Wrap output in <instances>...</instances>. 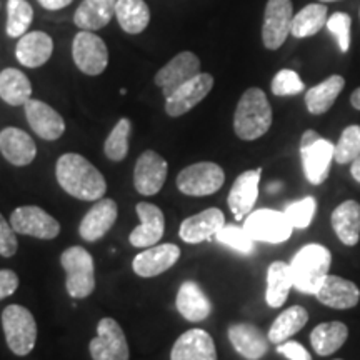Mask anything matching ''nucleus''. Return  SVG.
I'll use <instances>...</instances> for the list:
<instances>
[{
  "instance_id": "dca6fc26",
  "label": "nucleus",
  "mask_w": 360,
  "mask_h": 360,
  "mask_svg": "<svg viewBox=\"0 0 360 360\" xmlns=\"http://www.w3.org/2000/svg\"><path fill=\"white\" fill-rule=\"evenodd\" d=\"M24 109L30 129L44 141H57L65 132L64 119L49 103L30 98Z\"/></svg>"
},
{
  "instance_id": "e433bc0d",
  "label": "nucleus",
  "mask_w": 360,
  "mask_h": 360,
  "mask_svg": "<svg viewBox=\"0 0 360 360\" xmlns=\"http://www.w3.org/2000/svg\"><path fill=\"white\" fill-rule=\"evenodd\" d=\"M34 19V8L27 0H8L7 2V35L20 39L27 34Z\"/></svg>"
},
{
  "instance_id": "c85d7f7f",
  "label": "nucleus",
  "mask_w": 360,
  "mask_h": 360,
  "mask_svg": "<svg viewBox=\"0 0 360 360\" xmlns=\"http://www.w3.org/2000/svg\"><path fill=\"white\" fill-rule=\"evenodd\" d=\"M117 0H84L74 13V24L82 30L96 32L110 24Z\"/></svg>"
},
{
  "instance_id": "6e6552de",
  "label": "nucleus",
  "mask_w": 360,
  "mask_h": 360,
  "mask_svg": "<svg viewBox=\"0 0 360 360\" xmlns=\"http://www.w3.org/2000/svg\"><path fill=\"white\" fill-rule=\"evenodd\" d=\"M72 57L85 75H101L109 65V51L103 40L90 30H80L72 42Z\"/></svg>"
},
{
  "instance_id": "a211bd4d",
  "label": "nucleus",
  "mask_w": 360,
  "mask_h": 360,
  "mask_svg": "<svg viewBox=\"0 0 360 360\" xmlns=\"http://www.w3.org/2000/svg\"><path fill=\"white\" fill-rule=\"evenodd\" d=\"M225 225V215L220 209H207L204 212L187 217L180 224L179 236L186 244H202L217 236Z\"/></svg>"
},
{
  "instance_id": "8fccbe9b",
  "label": "nucleus",
  "mask_w": 360,
  "mask_h": 360,
  "mask_svg": "<svg viewBox=\"0 0 360 360\" xmlns=\"http://www.w3.org/2000/svg\"><path fill=\"white\" fill-rule=\"evenodd\" d=\"M350 175H352L355 182L360 184V157L350 164Z\"/></svg>"
},
{
  "instance_id": "423d86ee",
  "label": "nucleus",
  "mask_w": 360,
  "mask_h": 360,
  "mask_svg": "<svg viewBox=\"0 0 360 360\" xmlns=\"http://www.w3.org/2000/svg\"><path fill=\"white\" fill-rule=\"evenodd\" d=\"M225 182V172L215 162H197L179 174V191L191 197L212 195Z\"/></svg>"
},
{
  "instance_id": "a18cd8bd",
  "label": "nucleus",
  "mask_w": 360,
  "mask_h": 360,
  "mask_svg": "<svg viewBox=\"0 0 360 360\" xmlns=\"http://www.w3.org/2000/svg\"><path fill=\"white\" fill-rule=\"evenodd\" d=\"M277 352L289 360H312V355L309 354V350L302 344L294 340H285L282 344H278Z\"/></svg>"
},
{
  "instance_id": "f8f14e48",
  "label": "nucleus",
  "mask_w": 360,
  "mask_h": 360,
  "mask_svg": "<svg viewBox=\"0 0 360 360\" xmlns=\"http://www.w3.org/2000/svg\"><path fill=\"white\" fill-rule=\"evenodd\" d=\"M200 74V60L193 52H180L175 56L169 64H165L157 72L154 82L157 87L162 89L164 97L167 98L184 85L187 80Z\"/></svg>"
},
{
  "instance_id": "3c124183",
  "label": "nucleus",
  "mask_w": 360,
  "mask_h": 360,
  "mask_svg": "<svg viewBox=\"0 0 360 360\" xmlns=\"http://www.w3.org/2000/svg\"><path fill=\"white\" fill-rule=\"evenodd\" d=\"M350 103H352L355 110H360V87L355 89L352 92V96H350Z\"/></svg>"
},
{
  "instance_id": "20e7f679",
  "label": "nucleus",
  "mask_w": 360,
  "mask_h": 360,
  "mask_svg": "<svg viewBox=\"0 0 360 360\" xmlns=\"http://www.w3.org/2000/svg\"><path fill=\"white\" fill-rule=\"evenodd\" d=\"M2 327L8 349L19 357L32 352L37 342V323L29 309L22 305H8L2 312Z\"/></svg>"
},
{
  "instance_id": "473e14b6",
  "label": "nucleus",
  "mask_w": 360,
  "mask_h": 360,
  "mask_svg": "<svg viewBox=\"0 0 360 360\" xmlns=\"http://www.w3.org/2000/svg\"><path fill=\"white\" fill-rule=\"evenodd\" d=\"M292 287H294V281H292L290 264L282 262V260L270 264L267 270V290H265V300L270 307H282Z\"/></svg>"
},
{
  "instance_id": "412c9836",
  "label": "nucleus",
  "mask_w": 360,
  "mask_h": 360,
  "mask_svg": "<svg viewBox=\"0 0 360 360\" xmlns=\"http://www.w3.org/2000/svg\"><path fill=\"white\" fill-rule=\"evenodd\" d=\"M227 334L236 352L247 360H260L269 352V337L254 323H232Z\"/></svg>"
},
{
  "instance_id": "49530a36",
  "label": "nucleus",
  "mask_w": 360,
  "mask_h": 360,
  "mask_svg": "<svg viewBox=\"0 0 360 360\" xmlns=\"http://www.w3.org/2000/svg\"><path fill=\"white\" fill-rule=\"evenodd\" d=\"M19 289V276L11 269L0 270V300L11 297Z\"/></svg>"
},
{
  "instance_id": "f03ea898",
  "label": "nucleus",
  "mask_w": 360,
  "mask_h": 360,
  "mask_svg": "<svg viewBox=\"0 0 360 360\" xmlns=\"http://www.w3.org/2000/svg\"><path fill=\"white\" fill-rule=\"evenodd\" d=\"M272 125V107L265 92L259 87H250L242 94L233 114V130L242 141H257L269 132Z\"/></svg>"
},
{
  "instance_id": "f257e3e1",
  "label": "nucleus",
  "mask_w": 360,
  "mask_h": 360,
  "mask_svg": "<svg viewBox=\"0 0 360 360\" xmlns=\"http://www.w3.org/2000/svg\"><path fill=\"white\" fill-rule=\"evenodd\" d=\"M56 177L62 191L79 200L97 202L107 191L103 175L79 154L62 155L57 160Z\"/></svg>"
},
{
  "instance_id": "4c0bfd02",
  "label": "nucleus",
  "mask_w": 360,
  "mask_h": 360,
  "mask_svg": "<svg viewBox=\"0 0 360 360\" xmlns=\"http://www.w3.org/2000/svg\"><path fill=\"white\" fill-rule=\"evenodd\" d=\"M130 130H132V124L129 119H120L115 124V127L112 129L105 143H103V152H105L107 159L120 162L127 157Z\"/></svg>"
},
{
  "instance_id": "6ab92c4d",
  "label": "nucleus",
  "mask_w": 360,
  "mask_h": 360,
  "mask_svg": "<svg viewBox=\"0 0 360 360\" xmlns=\"http://www.w3.org/2000/svg\"><path fill=\"white\" fill-rule=\"evenodd\" d=\"M141 225L130 233V244L134 247H152L160 240L165 231V217L159 207L150 202H141L135 207Z\"/></svg>"
},
{
  "instance_id": "09e8293b",
  "label": "nucleus",
  "mask_w": 360,
  "mask_h": 360,
  "mask_svg": "<svg viewBox=\"0 0 360 360\" xmlns=\"http://www.w3.org/2000/svg\"><path fill=\"white\" fill-rule=\"evenodd\" d=\"M317 139H321V135L315 132V130H305L302 134V139H300V147L310 146V143L317 141Z\"/></svg>"
},
{
  "instance_id": "b1692460",
  "label": "nucleus",
  "mask_w": 360,
  "mask_h": 360,
  "mask_svg": "<svg viewBox=\"0 0 360 360\" xmlns=\"http://www.w3.org/2000/svg\"><path fill=\"white\" fill-rule=\"evenodd\" d=\"M0 152L4 159L15 167H25L32 164L37 155V146L34 139L22 129L7 127L0 132Z\"/></svg>"
},
{
  "instance_id": "37998d69",
  "label": "nucleus",
  "mask_w": 360,
  "mask_h": 360,
  "mask_svg": "<svg viewBox=\"0 0 360 360\" xmlns=\"http://www.w3.org/2000/svg\"><path fill=\"white\" fill-rule=\"evenodd\" d=\"M327 29L339 44L340 52H347L350 49V27H352V19L345 12H334L327 19Z\"/></svg>"
},
{
  "instance_id": "58836bf2",
  "label": "nucleus",
  "mask_w": 360,
  "mask_h": 360,
  "mask_svg": "<svg viewBox=\"0 0 360 360\" xmlns=\"http://www.w3.org/2000/svg\"><path fill=\"white\" fill-rule=\"evenodd\" d=\"M360 157V125H349L344 129L339 142L335 143L334 160L337 164H352Z\"/></svg>"
},
{
  "instance_id": "bb28decb",
  "label": "nucleus",
  "mask_w": 360,
  "mask_h": 360,
  "mask_svg": "<svg viewBox=\"0 0 360 360\" xmlns=\"http://www.w3.org/2000/svg\"><path fill=\"white\" fill-rule=\"evenodd\" d=\"M332 229L344 245L354 247L360 240V204L357 200H345L335 207L330 217Z\"/></svg>"
},
{
  "instance_id": "ddd939ff",
  "label": "nucleus",
  "mask_w": 360,
  "mask_h": 360,
  "mask_svg": "<svg viewBox=\"0 0 360 360\" xmlns=\"http://www.w3.org/2000/svg\"><path fill=\"white\" fill-rule=\"evenodd\" d=\"M214 87V77L210 74L200 72L199 75L180 85L172 96L165 98V112L170 117H180L199 105Z\"/></svg>"
},
{
  "instance_id": "7c9ffc66",
  "label": "nucleus",
  "mask_w": 360,
  "mask_h": 360,
  "mask_svg": "<svg viewBox=\"0 0 360 360\" xmlns=\"http://www.w3.org/2000/svg\"><path fill=\"white\" fill-rule=\"evenodd\" d=\"M344 87L345 79L342 75H330L323 82L305 92V107L312 115L326 114L334 105Z\"/></svg>"
},
{
  "instance_id": "f3484780",
  "label": "nucleus",
  "mask_w": 360,
  "mask_h": 360,
  "mask_svg": "<svg viewBox=\"0 0 360 360\" xmlns=\"http://www.w3.org/2000/svg\"><path fill=\"white\" fill-rule=\"evenodd\" d=\"M260 175H262V169L247 170V172L240 174L233 182V186L229 192V209L233 214L237 220H242L247 217L254 209L255 202L259 197V184Z\"/></svg>"
},
{
  "instance_id": "a878e982",
  "label": "nucleus",
  "mask_w": 360,
  "mask_h": 360,
  "mask_svg": "<svg viewBox=\"0 0 360 360\" xmlns=\"http://www.w3.org/2000/svg\"><path fill=\"white\" fill-rule=\"evenodd\" d=\"M53 52V40L49 34L34 30L22 35L15 47V57L24 67L37 69L47 64Z\"/></svg>"
},
{
  "instance_id": "ea45409f",
  "label": "nucleus",
  "mask_w": 360,
  "mask_h": 360,
  "mask_svg": "<svg viewBox=\"0 0 360 360\" xmlns=\"http://www.w3.org/2000/svg\"><path fill=\"white\" fill-rule=\"evenodd\" d=\"M215 238L220 244L229 245L231 249L240 252V254H252L254 252V238L245 232L244 227H237V225H224L217 232Z\"/></svg>"
},
{
  "instance_id": "aec40b11",
  "label": "nucleus",
  "mask_w": 360,
  "mask_h": 360,
  "mask_svg": "<svg viewBox=\"0 0 360 360\" xmlns=\"http://www.w3.org/2000/svg\"><path fill=\"white\" fill-rule=\"evenodd\" d=\"M170 360H217V349L209 332L191 328L175 340Z\"/></svg>"
},
{
  "instance_id": "f704fd0d",
  "label": "nucleus",
  "mask_w": 360,
  "mask_h": 360,
  "mask_svg": "<svg viewBox=\"0 0 360 360\" xmlns=\"http://www.w3.org/2000/svg\"><path fill=\"white\" fill-rule=\"evenodd\" d=\"M309 322V314L307 310L300 305H292L287 310L278 315L274 321L272 326L269 328V340L272 344H282V342L289 340L292 335H295L297 332H300L305 327V323Z\"/></svg>"
},
{
  "instance_id": "9b49d317",
  "label": "nucleus",
  "mask_w": 360,
  "mask_h": 360,
  "mask_svg": "<svg viewBox=\"0 0 360 360\" xmlns=\"http://www.w3.org/2000/svg\"><path fill=\"white\" fill-rule=\"evenodd\" d=\"M11 225L17 233L42 238V240H52L60 232V224L51 214L35 205H24L13 210Z\"/></svg>"
},
{
  "instance_id": "0eeeda50",
  "label": "nucleus",
  "mask_w": 360,
  "mask_h": 360,
  "mask_svg": "<svg viewBox=\"0 0 360 360\" xmlns=\"http://www.w3.org/2000/svg\"><path fill=\"white\" fill-rule=\"evenodd\" d=\"M244 229L255 242H265V244H282L289 240L294 231L285 214L270 209L250 212L244 222Z\"/></svg>"
},
{
  "instance_id": "1a4fd4ad",
  "label": "nucleus",
  "mask_w": 360,
  "mask_h": 360,
  "mask_svg": "<svg viewBox=\"0 0 360 360\" xmlns=\"http://www.w3.org/2000/svg\"><path fill=\"white\" fill-rule=\"evenodd\" d=\"M94 360H129V344L119 322L105 317L97 323V337L89 344Z\"/></svg>"
},
{
  "instance_id": "5fc2aeb1",
  "label": "nucleus",
  "mask_w": 360,
  "mask_h": 360,
  "mask_svg": "<svg viewBox=\"0 0 360 360\" xmlns=\"http://www.w3.org/2000/svg\"><path fill=\"white\" fill-rule=\"evenodd\" d=\"M335 360H342V359H335Z\"/></svg>"
},
{
  "instance_id": "7ed1b4c3",
  "label": "nucleus",
  "mask_w": 360,
  "mask_h": 360,
  "mask_svg": "<svg viewBox=\"0 0 360 360\" xmlns=\"http://www.w3.org/2000/svg\"><path fill=\"white\" fill-rule=\"evenodd\" d=\"M332 254L321 244H309L295 254L290 262L294 287L304 294L315 295L330 270Z\"/></svg>"
},
{
  "instance_id": "603ef678",
  "label": "nucleus",
  "mask_w": 360,
  "mask_h": 360,
  "mask_svg": "<svg viewBox=\"0 0 360 360\" xmlns=\"http://www.w3.org/2000/svg\"><path fill=\"white\" fill-rule=\"evenodd\" d=\"M281 187H282V184H278V182H276V184H270V186L267 187V191H269V192H277L278 188H281Z\"/></svg>"
},
{
  "instance_id": "393cba45",
  "label": "nucleus",
  "mask_w": 360,
  "mask_h": 360,
  "mask_svg": "<svg viewBox=\"0 0 360 360\" xmlns=\"http://www.w3.org/2000/svg\"><path fill=\"white\" fill-rule=\"evenodd\" d=\"M180 257V249L175 244H160L154 245L146 252L135 255L132 269L139 277H155L164 274Z\"/></svg>"
},
{
  "instance_id": "5701e85b",
  "label": "nucleus",
  "mask_w": 360,
  "mask_h": 360,
  "mask_svg": "<svg viewBox=\"0 0 360 360\" xmlns=\"http://www.w3.org/2000/svg\"><path fill=\"white\" fill-rule=\"evenodd\" d=\"M117 204L112 199H98L85 214L79 225V233L84 240L97 242L107 236L117 220Z\"/></svg>"
},
{
  "instance_id": "4be33fe9",
  "label": "nucleus",
  "mask_w": 360,
  "mask_h": 360,
  "mask_svg": "<svg viewBox=\"0 0 360 360\" xmlns=\"http://www.w3.org/2000/svg\"><path fill=\"white\" fill-rule=\"evenodd\" d=\"M315 297L327 307L347 310L360 302V289L352 281L328 274Z\"/></svg>"
},
{
  "instance_id": "864d4df0",
  "label": "nucleus",
  "mask_w": 360,
  "mask_h": 360,
  "mask_svg": "<svg viewBox=\"0 0 360 360\" xmlns=\"http://www.w3.org/2000/svg\"><path fill=\"white\" fill-rule=\"evenodd\" d=\"M321 2H339V0H321Z\"/></svg>"
},
{
  "instance_id": "79ce46f5",
  "label": "nucleus",
  "mask_w": 360,
  "mask_h": 360,
  "mask_svg": "<svg viewBox=\"0 0 360 360\" xmlns=\"http://www.w3.org/2000/svg\"><path fill=\"white\" fill-rule=\"evenodd\" d=\"M270 89H272L274 96L287 97V96H297V94H302L305 90V85L295 70L282 69L276 74Z\"/></svg>"
},
{
  "instance_id": "c9c22d12",
  "label": "nucleus",
  "mask_w": 360,
  "mask_h": 360,
  "mask_svg": "<svg viewBox=\"0 0 360 360\" xmlns=\"http://www.w3.org/2000/svg\"><path fill=\"white\" fill-rule=\"evenodd\" d=\"M327 7L323 4H309L305 6L299 13H295L292 19L290 34L295 39H305L312 37V35L319 34L322 27L327 24Z\"/></svg>"
},
{
  "instance_id": "4468645a",
  "label": "nucleus",
  "mask_w": 360,
  "mask_h": 360,
  "mask_svg": "<svg viewBox=\"0 0 360 360\" xmlns=\"http://www.w3.org/2000/svg\"><path fill=\"white\" fill-rule=\"evenodd\" d=\"M169 165L162 155L154 150H146L135 162L134 186L142 195H155L164 187Z\"/></svg>"
},
{
  "instance_id": "39448f33",
  "label": "nucleus",
  "mask_w": 360,
  "mask_h": 360,
  "mask_svg": "<svg viewBox=\"0 0 360 360\" xmlns=\"http://www.w3.org/2000/svg\"><path fill=\"white\" fill-rule=\"evenodd\" d=\"M60 264L65 269V289L74 299H85L96 289L94 259L84 247H70L60 255Z\"/></svg>"
},
{
  "instance_id": "de8ad7c7",
  "label": "nucleus",
  "mask_w": 360,
  "mask_h": 360,
  "mask_svg": "<svg viewBox=\"0 0 360 360\" xmlns=\"http://www.w3.org/2000/svg\"><path fill=\"white\" fill-rule=\"evenodd\" d=\"M39 4L47 11H62V8L70 6L72 0H39Z\"/></svg>"
},
{
  "instance_id": "c756f323",
  "label": "nucleus",
  "mask_w": 360,
  "mask_h": 360,
  "mask_svg": "<svg viewBox=\"0 0 360 360\" xmlns=\"http://www.w3.org/2000/svg\"><path fill=\"white\" fill-rule=\"evenodd\" d=\"M349 328L344 322H323L310 332V344L321 357L335 354L347 342Z\"/></svg>"
},
{
  "instance_id": "2eb2a0df",
  "label": "nucleus",
  "mask_w": 360,
  "mask_h": 360,
  "mask_svg": "<svg viewBox=\"0 0 360 360\" xmlns=\"http://www.w3.org/2000/svg\"><path fill=\"white\" fill-rule=\"evenodd\" d=\"M335 146L326 139H317L310 146L300 147L305 177L312 186H321L328 177L330 164L334 160Z\"/></svg>"
},
{
  "instance_id": "9d476101",
  "label": "nucleus",
  "mask_w": 360,
  "mask_h": 360,
  "mask_svg": "<svg viewBox=\"0 0 360 360\" xmlns=\"http://www.w3.org/2000/svg\"><path fill=\"white\" fill-rule=\"evenodd\" d=\"M294 7L292 0H269L264 12L262 42L269 51H277L290 34Z\"/></svg>"
},
{
  "instance_id": "a19ab883",
  "label": "nucleus",
  "mask_w": 360,
  "mask_h": 360,
  "mask_svg": "<svg viewBox=\"0 0 360 360\" xmlns=\"http://www.w3.org/2000/svg\"><path fill=\"white\" fill-rule=\"evenodd\" d=\"M315 210H317V202L314 197H304L287 207L283 214L294 229H307L312 224Z\"/></svg>"
},
{
  "instance_id": "cd10ccee",
  "label": "nucleus",
  "mask_w": 360,
  "mask_h": 360,
  "mask_svg": "<svg viewBox=\"0 0 360 360\" xmlns=\"http://www.w3.org/2000/svg\"><path fill=\"white\" fill-rule=\"evenodd\" d=\"M177 310L184 319L188 322H202L212 312V304L209 297L204 294L199 283L184 282L177 292V300H175Z\"/></svg>"
},
{
  "instance_id": "2f4dec72",
  "label": "nucleus",
  "mask_w": 360,
  "mask_h": 360,
  "mask_svg": "<svg viewBox=\"0 0 360 360\" xmlns=\"http://www.w3.org/2000/svg\"><path fill=\"white\" fill-rule=\"evenodd\" d=\"M115 17L124 32L137 35L143 32L150 22V8L146 0H117Z\"/></svg>"
},
{
  "instance_id": "72a5a7b5",
  "label": "nucleus",
  "mask_w": 360,
  "mask_h": 360,
  "mask_svg": "<svg viewBox=\"0 0 360 360\" xmlns=\"http://www.w3.org/2000/svg\"><path fill=\"white\" fill-rule=\"evenodd\" d=\"M32 97V85L24 72L4 69L0 72V98L8 105H25Z\"/></svg>"
},
{
  "instance_id": "c03bdc74",
  "label": "nucleus",
  "mask_w": 360,
  "mask_h": 360,
  "mask_svg": "<svg viewBox=\"0 0 360 360\" xmlns=\"http://www.w3.org/2000/svg\"><path fill=\"white\" fill-rule=\"evenodd\" d=\"M19 247L17 242V232L13 231L12 225L7 222L6 217L0 214V255L2 257H13Z\"/></svg>"
}]
</instances>
